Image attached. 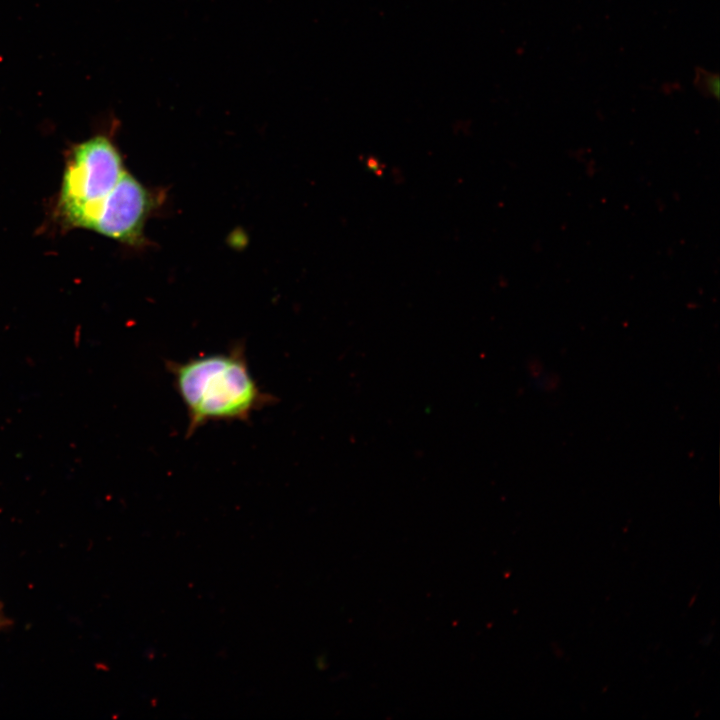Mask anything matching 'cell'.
<instances>
[{
    "label": "cell",
    "instance_id": "obj_1",
    "mask_svg": "<svg viewBox=\"0 0 720 720\" xmlns=\"http://www.w3.org/2000/svg\"><path fill=\"white\" fill-rule=\"evenodd\" d=\"M188 414L187 437L212 421H247L276 399L250 373L243 344L185 362H167Z\"/></svg>",
    "mask_w": 720,
    "mask_h": 720
},
{
    "label": "cell",
    "instance_id": "obj_2",
    "mask_svg": "<svg viewBox=\"0 0 720 720\" xmlns=\"http://www.w3.org/2000/svg\"><path fill=\"white\" fill-rule=\"evenodd\" d=\"M124 172L119 151L106 132H99L73 145L65 165L57 204L64 224L86 229L99 205Z\"/></svg>",
    "mask_w": 720,
    "mask_h": 720
},
{
    "label": "cell",
    "instance_id": "obj_3",
    "mask_svg": "<svg viewBox=\"0 0 720 720\" xmlns=\"http://www.w3.org/2000/svg\"><path fill=\"white\" fill-rule=\"evenodd\" d=\"M156 197L128 172L99 205L86 229L131 246L144 241V226Z\"/></svg>",
    "mask_w": 720,
    "mask_h": 720
},
{
    "label": "cell",
    "instance_id": "obj_4",
    "mask_svg": "<svg viewBox=\"0 0 720 720\" xmlns=\"http://www.w3.org/2000/svg\"><path fill=\"white\" fill-rule=\"evenodd\" d=\"M704 79L701 80V87L709 92L712 96L718 95V77L717 75L703 73Z\"/></svg>",
    "mask_w": 720,
    "mask_h": 720
}]
</instances>
